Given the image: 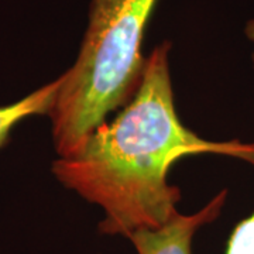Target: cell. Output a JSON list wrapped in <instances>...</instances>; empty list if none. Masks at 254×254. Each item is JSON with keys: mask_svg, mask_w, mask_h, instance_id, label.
Masks as SVG:
<instances>
[{"mask_svg": "<svg viewBox=\"0 0 254 254\" xmlns=\"http://www.w3.org/2000/svg\"><path fill=\"white\" fill-rule=\"evenodd\" d=\"M170 53V41L154 47L128 103L76 151L53 163L58 182L103 210L102 235L127 239L168 223L181 200V190L170 184L168 174L181 158L218 154L254 165V143L212 141L184 126L174 103Z\"/></svg>", "mask_w": 254, "mask_h": 254, "instance_id": "1", "label": "cell"}, {"mask_svg": "<svg viewBox=\"0 0 254 254\" xmlns=\"http://www.w3.org/2000/svg\"><path fill=\"white\" fill-rule=\"evenodd\" d=\"M158 0H91L75 63L61 75L51 119L58 157L76 151L92 131L138 89L143 41Z\"/></svg>", "mask_w": 254, "mask_h": 254, "instance_id": "2", "label": "cell"}, {"mask_svg": "<svg viewBox=\"0 0 254 254\" xmlns=\"http://www.w3.org/2000/svg\"><path fill=\"white\" fill-rule=\"evenodd\" d=\"M229 192L222 190L203 208L190 213H177L158 229H141L127 237L137 254H192V242L196 232L215 222L225 208Z\"/></svg>", "mask_w": 254, "mask_h": 254, "instance_id": "3", "label": "cell"}, {"mask_svg": "<svg viewBox=\"0 0 254 254\" xmlns=\"http://www.w3.org/2000/svg\"><path fill=\"white\" fill-rule=\"evenodd\" d=\"M61 85V76L47 85L31 92L26 98L17 100L11 105L0 106V148L9 143L11 130L17 126L24 119L37 116V115H48L53 108L55 95Z\"/></svg>", "mask_w": 254, "mask_h": 254, "instance_id": "4", "label": "cell"}, {"mask_svg": "<svg viewBox=\"0 0 254 254\" xmlns=\"http://www.w3.org/2000/svg\"><path fill=\"white\" fill-rule=\"evenodd\" d=\"M254 66V53L252 55ZM225 254H254V212L232 230Z\"/></svg>", "mask_w": 254, "mask_h": 254, "instance_id": "5", "label": "cell"}, {"mask_svg": "<svg viewBox=\"0 0 254 254\" xmlns=\"http://www.w3.org/2000/svg\"><path fill=\"white\" fill-rule=\"evenodd\" d=\"M245 36L254 43V16L247 20L245 26Z\"/></svg>", "mask_w": 254, "mask_h": 254, "instance_id": "6", "label": "cell"}]
</instances>
